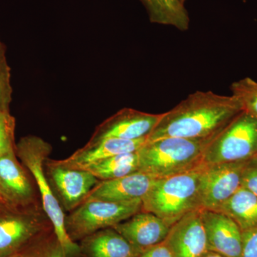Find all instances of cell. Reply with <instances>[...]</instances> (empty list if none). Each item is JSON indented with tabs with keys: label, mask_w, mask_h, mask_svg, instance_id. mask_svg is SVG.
<instances>
[{
	"label": "cell",
	"mask_w": 257,
	"mask_h": 257,
	"mask_svg": "<svg viewBox=\"0 0 257 257\" xmlns=\"http://www.w3.org/2000/svg\"><path fill=\"white\" fill-rule=\"evenodd\" d=\"M242 111L239 100L231 94L197 91L162 114L147 141L167 138L212 139Z\"/></svg>",
	"instance_id": "1"
},
{
	"label": "cell",
	"mask_w": 257,
	"mask_h": 257,
	"mask_svg": "<svg viewBox=\"0 0 257 257\" xmlns=\"http://www.w3.org/2000/svg\"><path fill=\"white\" fill-rule=\"evenodd\" d=\"M52 150L50 144L33 135L24 137L15 145L17 157L36 182L41 196L42 209L52 223L66 257H82L79 243L74 242L67 234L63 209L51 188L45 172V163Z\"/></svg>",
	"instance_id": "2"
},
{
	"label": "cell",
	"mask_w": 257,
	"mask_h": 257,
	"mask_svg": "<svg viewBox=\"0 0 257 257\" xmlns=\"http://www.w3.org/2000/svg\"><path fill=\"white\" fill-rule=\"evenodd\" d=\"M212 139L167 138L147 141L138 151V172L162 179L199 168L204 165V152Z\"/></svg>",
	"instance_id": "3"
},
{
	"label": "cell",
	"mask_w": 257,
	"mask_h": 257,
	"mask_svg": "<svg viewBox=\"0 0 257 257\" xmlns=\"http://www.w3.org/2000/svg\"><path fill=\"white\" fill-rule=\"evenodd\" d=\"M186 173L155 179L142 199L143 211L152 213L172 226L199 206V178L202 167Z\"/></svg>",
	"instance_id": "4"
},
{
	"label": "cell",
	"mask_w": 257,
	"mask_h": 257,
	"mask_svg": "<svg viewBox=\"0 0 257 257\" xmlns=\"http://www.w3.org/2000/svg\"><path fill=\"white\" fill-rule=\"evenodd\" d=\"M143 211L142 199L127 202L87 200L65 216V229L77 243L86 236L114 226Z\"/></svg>",
	"instance_id": "5"
},
{
	"label": "cell",
	"mask_w": 257,
	"mask_h": 257,
	"mask_svg": "<svg viewBox=\"0 0 257 257\" xmlns=\"http://www.w3.org/2000/svg\"><path fill=\"white\" fill-rule=\"evenodd\" d=\"M257 155V118L242 111L207 145L204 165L246 162Z\"/></svg>",
	"instance_id": "6"
},
{
	"label": "cell",
	"mask_w": 257,
	"mask_h": 257,
	"mask_svg": "<svg viewBox=\"0 0 257 257\" xmlns=\"http://www.w3.org/2000/svg\"><path fill=\"white\" fill-rule=\"evenodd\" d=\"M53 229L38 206L0 207V257L19 253L37 238Z\"/></svg>",
	"instance_id": "7"
},
{
	"label": "cell",
	"mask_w": 257,
	"mask_h": 257,
	"mask_svg": "<svg viewBox=\"0 0 257 257\" xmlns=\"http://www.w3.org/2000/svg\"><path fill=\"white\" fill-rule=\"evenodd\" d=\"M246 162L204 165L199 178L201 209L217 210L241 187Z\"/></svg>",
	"instance_id": "8"
},
{
	"label": "cell",
	"mask_w": 257,
	"mask_h": 257,
	"mask_svg": "<svg viewBox=\"0 0 257 257\" xmlns=\"http://www.w3.org/2000/svg\"><path fill=\"white\" fill-rule=\"evenodd\" d=\"M45 168L51 188L66 211H73L82 204L99 181L89 171L68 168L49 158Z\"/></svg>",
	"instance_id": "9"
},
{
	"label": "cell",
	"mask_w": 257,
	"mask_h": 257,
	"mask_svg": "<svg viewBox=\"0 0 257 257\" xmlns=\"http://www.w3.org/2000/svg\"><path fill=\"white\" fill-rule=\"evenodd\" d=\"M162 115L124 108L96 126L89 141L107 138L135 140L148 138Z\"/></svg>",
	"instance_id": "10"
},
{
	"label": "cell",
	"mask_w": 257,
	"mask_h": 257,
	"mask_svg": "<svg viewBox=\"0 0 257 257\" xmlns=\"http://www.w3.org/2000/svg\"><path fill=\"white\" fill-rule=\"evenodd\" d=\"M0 195L10 207L38 206L35 188L19 162L15 149L0 157Z\"/></svg>",
	"instance_id": "11"
},
{
	"label": "cell",
	"mask_w": 257,
	"mask_h": 257,
	"mask_svg": "<svg viewBox=\"0 0 257 257\" xmlns=\"http://www.w3.org/2000/svg\"><path fill=\"white\" fill-rule=\"evenodd\" d=\"M172 257H201L208 251L202 209L186 214L170 227L165 240Z\"/></svg>",
	"instance_id": "12"
},
{
	"label": "cell",
	"mask_w": 257,
	"mask_h": 257,
	"mask_svg": "<svg viewBox=\"0 0 257 257\" xmlns=\"http://www.w3.org/2000/svg\"><path fill=\"white\" fill-rule=\"evenodd\" d=\"M207 248L224 257H241L242 231L232 219L219 211L202 209Z\"/></svg>",
	"instance_id": "13"
},
{
	"label": "cell",
	"mask_w": 257,
	"mask_h": 257,
	"mask_svg": "<svg viewBox=\"0 0 257 257\" xmlns=\"http://www.w3.org/2000/svg\"><path fill=\"white\" fill-rule=\"evenodd\" d=\"M147 141V138L135 140L107 138L89 141L85 146L79 149L68 158L56 161L68 168L86 170L94 164L109 157L138 151Z\"/></svg>",
	"instance_id": "14"
},
{
	"label": "cell",
	"mask_w": 257,
	"mask_h": 257,
	"mask_svg": "<svg viewBox=\"0 0 257 257\" xmlns=\"http://www.w3.org/2000/svg\"><path fill=\"white\" fill-rule=\"evenodd\" d=\"M112 228L143 251L165 241L170 229V226L160 217L143 211Z\"/></svg>",
	"instance_id": "15"
},
{
	"label": "cell",
	"mask_w": 257,
	"mask_h": 257,
	"mask_svg": "<svg viewBox=\"0 0 257 257\" xmlns=\"http://www.w3.org/2000/svg\"><path fill=\"white\" fill-rule=\"evenodd\" d=\"M155 179L147 174L137 172L121 178L99 180L85 201L127 202L142 199L151 188Z\"/></svg>",
	"instance_id": "16"
},
{
	"label": "cell",
	"mask_w": 257,
	"mask_h": 257,
	"mask_svg": "<svg viewBox=\"0 0 257 257\" xmlns=\"http://www.w3.org/2000/svg\"><path fill=\"white\" fill-rule=\"evenodd\" d=\"M79 246L82 257H140L144 252L112 227L86 236Z\"/></svg>",
	"instance_id": "17"
},
{
	"label": "cell",
	"mask_w": 257,
	"mask_h": 257,
	"mask_svg": "<svg viewBox=\"0 0 257 257\" xmlns=\"http://www.w3.org/2000/svg\"><path fill=\"white\" fill-rule=\"evenodd\" d=\"M229 216L241 231L257 227V196L241 187L217 210Z\"/></svg>",
	"instance_id": "18"
},
{
	"label": "cell",
	"mask_w": 257,
	"mask_h": 257,
	"mask_svg": "<svg viewBox=\"0 0 257 257\" xmlns=\"http://www.w3.org/2000/svg\"><path fill=\"white\" fill-rule=\"evenodd\" d=\"M152 23L174 27L180 31L189 28L188 13L180 0H140Z\"/></svg>",
	"instance_id": "19"
},
{
	"label": "cell",
	"mask_w": 257,
	"mask_h": 257,
	"mask_svg": "<svg viewBox=\"0 0 257 257\" xmlns=\"http://www.w3.org/2000/svg\"><path fill=\"white\" fill-rule=\"evenodd\" d=\"M99 180L121 178L138 172V151L109 157L88 167Z\"/></svg>",
	"instance_id": "20"
},
{
	"label": "cell",
	"mask_w": 257,
	"mask_h": 257,
	"mask_svg": "<svg viewBox=\"0 0 257 257\" xmlns=\"http://www.w3.org/2000/svg\"><path fill=\"white\" fill-rule=\"evenodd\" d=\"M20 253L23 257H66L54 229L32 241Z\"/></svg>",
	"instance_id": "21"
},
{
	"label": "cell",
	"mask_w": 257,
	"mask_h": 257,
	"mask_svg": "<svg viewBox=\"0 0 257 257\" xmlns=\"http://www.w3.org/2000/svg\"><path fill=\"white\" fill-rule=\"evenodd\" d=\"M231 95L239 100L243 111L257 118V82L250 77L236 81L230 87Z\"/></svg>",
	"instance_id": "22"
},
{
	"label": "cell",
	"mask_w": 257,
	"mask_h": 257,
	"mask_svg": "<svg viewBox=\"0 0 257 257\" xmlns=\"http://www.w3.org/2000/svg\"><path fill=\"white\" fill-rule=\"evenodd\" d=\"M13 96L11 72L6 57V50L0 40V109L10 110Z\"/></svg>",
	"instance_id": "23"
},
{
	"label": "cell",
	"mask_w": 257,
	"mask_h": 257,
	"mask_svg": "<svg viewBox=\"0 0 257 257\" xmlns=\"http://www.w3.org/2000/svg\"><path fill=\"white\" fill-rule=\"evenodd\" d=\"M15 119L10 110L0 109V157L15 150Z\"/></svg>",
	"instance_id": "24"
},
{
	"label": "cell",
	"mask_w": 257,
	"mask_h": 257,
	"mask_svg": "<svg viewBox=\"0 0 257 257\" xmlns=\"http://www.w3.org/2000/svg\"><path fill=\"white\" fill-rule=\"evenodd\" d=\"M241 187L257 196V155L246 161L243 170Z\"/></svg>",
	"instance_id": "25"
},
{
	"label": "cell",
	"mask_w": 257,
	"mask_h": 257,
	"mask_svg": "<svg viewBox=\"0 0 257 257\" xmlns=\"http://www.w3.org/2000/svg\"><path fill=\"white\" fill-rule=\"evenodd\" d=\"M241 257H257V227L242 231Z\"/></svg>",
	"instance_id": "26"
},
{
	"label": "cell",
	"mask_w": 257,
	"mask_h": 257,
	"mask_svg": "<svg viewBox=\"0 0 257 257\" xmlns=\"http://www.w3.org/2000/svg\"><path fill=\"white\" fill-rule=\"evenodd\" d=\"M140 257H172L165 241L147 248Z\"/></svg>",
	"instance_id": "27"
},
{
	"label": "cell",
	"mask_w": 257,
	"mask_h": 257,
	"mask_svg": "<svg viewBox=\"0 0 257 257\" xmlns=\"http://www.w3.org/2000/svg\"><path fill=\"white\" fill-rule=\"evenodd\" d=\"M201 257H224V256H222V255H221L220 253H218L216 252H214V251H206L205 253H204V254L202 255Z\"/></svg>",
	"instance_id": "28"
},
{
	"label": "cell",
	"mask_w": 257,
	"mask_h": 257,
	"mask_svg": "<svg viewBox=\"0 0 257 257\" xmlns=\"http://www.w3.org/2000/svg\"><path fill=\"white\" fill-rule=\"evenodd\" d=\"M8 257H23L22 256L21 253H16V254L12 255V256H8Z\"/></svg>",
	"instance_id": "29"
},
{
	"label": "cell",
	"mask_w": 257,
	"mask_h": 257,
	"mask_svg": "<svg viewBox=\"0 0 257 257\" xmlns=\"http://www.w3.org/2000/svg\"><path fill=\"white\" fill-rule=\"evenodd\" d=\"M0 204H3V205H6V204H5V203L4 202V201H3V198H2L1 195H0Z\"/></svg>",
	"instance_id": "30"
},
{
	"label": "cell",
	"mask_w": 257,
	"mask_h": 257,
	"mask_svg": "<svg viewBox=\"0 0 257 257\" xmlns=\"http://www.w3.org/2000/svg\"><path fill=\"white\" fill-rule=\"evenodd\" d=\"M181 2H182V3H183V4H184V2L186 1V0H180Z\"/></svg>",
	"instance_id": "31"
},
{
	"label": "cell",
	"mask_w": 257,
	"mask_h": 257,
	"mask_svg": "<svg viewBox=\"0 0 257 257\" xmlns=\"http://www.w3.org/2000/svg\"><path fill=\"white\" fill-rule=\"evenodd\" d=\"M2 206H6V205H3V204H0V207H2Z\"/></svg>",
	"instance_id": "32"
}]
</instances>
